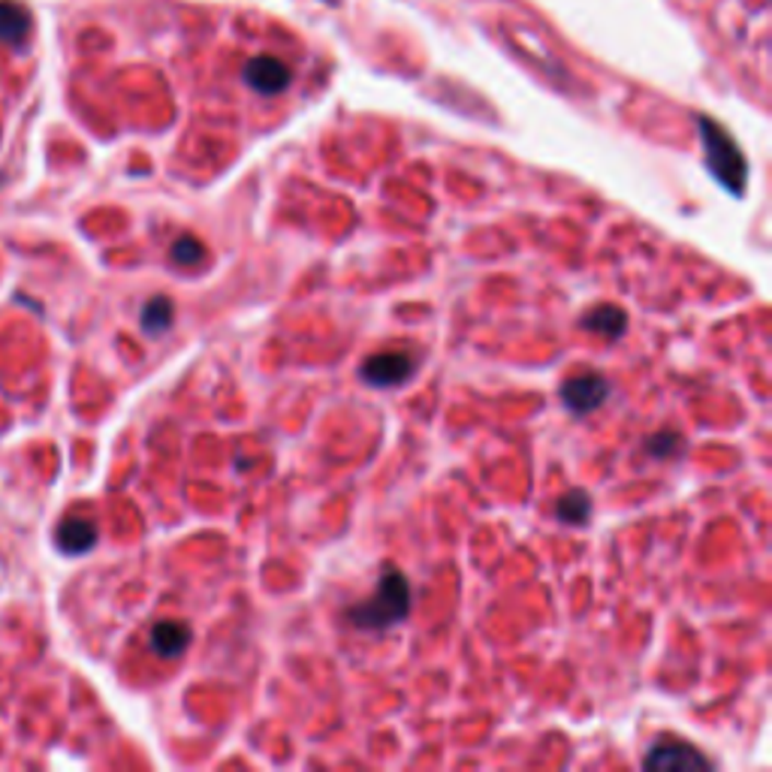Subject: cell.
<instances>
[{"label": "cell", "instance_id": "1", "mask_svg": "<svg viewBox=\"0 0 772 772\" xmlns=\"http://www.w3.org/2000/svg\"><path fill=\"white\" fill-rule=\"evenodd\" d=\"M408 612H411V586H408L405 573L396 568H384L377 592L365 604L353 607L348 619L362 631H384V628H393L401 619H408Z\"/></svg>", "mask_w": 772, "mask_h": 772}, {"label": "cell", "instance_id": "2", "mask_svg": "<svg viewBox=\"0 0 772 772\" xmlns=\"http://www.w3.org/2000/svg\"><path fill=\"white\" fill-rule=\"evenodd\" d=\"M703 130H706V151H710L712 173L718 175V182L730 187L734 194H742V187H746V161H742V154L736 151L730 139L718 133L712 125H703Z\"/></svg>", "mask_w": 772, "mask_h": 772}, {"label": "cell", "instance_id": "3", "mask_svg": "<svg viewBox=\"0 0 772 772\" xmlns=\"http://www.w3.org/2000/svg\"><path fill=\"white\" fill-rule=\"evenodd\" d=\"M643 767L646 770H710L712 760L688 742L664 739L658 746L648 748Z\"/></svg>", "mask_w": 772, "mask_h": 772}, {"label": "cell", "instance_id": "4", "mask_svg": "<svg viewBox=\"0 0 772 772\" xmlns=\"http://www.w3.org/2000/svg\"><path fill=\"white\" fill-rule=\"evenodd\" d=\"M607 396H610V384H607V377H600L595 372L576 374V377H571L568 384L561 386V401L573 413H592L595 408L604 405Z\"/></svg>", "mask_w": 772, "mask_h": 772}, {"label": "cell", "instance_id": "5", "mask_svg": "<svg viewBox=\"0 0 772 772\" xmlns=\"http://www.w3.org/2000/svg\"><path fill=\"white\" fill-rule=\"evenodd\" d=\"M413 374V360L401 350L374 353L372 360L362 365V377L372 386H399Z\"/></svg>", "mask_w": 772, "mask_h": 772}, {"label": "cell", "instance_id": "6", "mask_svg": "<svg viewBox=\"0 0 772 772\" xmlns=\"http://www.w3.org/2000/svg\"><path fill=\"white\" fill-rule=\"evenodd\" d=\"M190 643V631L182 622H161L151 631V648L161 658H178Z\"/></svg>", "mask_w": 772, "mask_h": 772}, {"label": "cell", "instance_id": "7", "mask_svg": "<svg viewBox=\"0 0 772 772\" xmlns=\"http://www.w3.org/2000/svg\"><path fill=\"white\" fill-rule=\"evenodd\" d=\"M624 326H628V317H624L622 308H616V305H604V308H595V312H588L586 317H583V329L600 332V336H607L610 341L622 338Z\"/></svg>", "mask_w": 772, "mask_h": 772}, {"label": "cell", "instance_id": "8", "mask_svg": "<svg viewBox=\"0 0 772 772\" xmlns=\"http://www.w3.org/2000/svg\"><path fill=\"white\" fill-rule=\"evenodd\" d=\"M58 540H61V547L67 549V552H85V549H91L97 543V528L87 523V519H67V523L61 525Z\"/></svg>", "mask_w": 772, "mask_h": 772}, {"label": "cell", "instance_id": "9", "mask_svg": "<svg viewBox=\"0 0 772 772\" xmlns=\"http://www.w3.org/2000/svg\"><path fill=\"white\" fill-rule=\"evenodd\" d=\"M248 82L257 87L260 94H278V91L286 85V70L274 61H257L250 63Z\"/></svg>", "mask_w": 772, "mask_h": 772}, {"label": "cell", "instance_id": "10", "mask_svg": "<svg viewBox=\"0 0 772 772\" xmlns=\"http://www.w3.org/2000/svg\"><path fill=\"white\" fill-rule=\"evenodd\" d=\"M555 516H559L561 523L571 525L586 523L588 516H592V499H588V492L573 489L568 495H561V499L555 501Z\"/></svg>", "mask_w": 772, "mask_h": 772}, {"label": "cell", "instance_id": "11", "mask_svg": "<svg viewBox=\"0 0 772 772\" xmlns=\"http://www.w3.org/2000/svg\"><path fill=\"white\" fill-rule=\"evenodd\" d=\"M169 326H173V302L163 300V296H154L145 305V312H142V329L151 332V336H161Z\"/></svg>", "mask_w": 772, "mask_h": 772}, {"label": "cell", "instance_id": "12", "mask_svg": "<svg viewBox=\"0 0 772 772\" xmlns=\"http://www.w3.org/2000/svg\"><path fill=\"white\" fill-rule=\"evenodd\" d=\"M202 257H206V250H202V245L194 236H182L173 245V260L178 266H197Z\"/></svg>", "mask_w": 772, "mask_h": 772}, {"label": "cell", "instance_id": "13", "mask_svg": "<svg viewBox=\"0 0 772 772\" xmlns=\"http://www.w3.org/2000/svg\"><path fill=\"white\" fill-rule=\"evenodd\" d=\"M676 447H679V437L672 435V432H660V435L648 441V453L658 456V459H667L670 453H676Z\"/></svg>", "mask_w": 772, "mask_h": 772}]
</instances>
